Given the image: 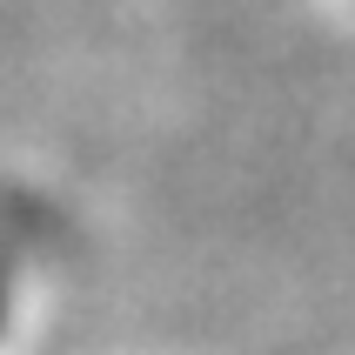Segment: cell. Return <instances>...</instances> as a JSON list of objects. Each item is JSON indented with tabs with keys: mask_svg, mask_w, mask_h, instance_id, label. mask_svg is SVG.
I'll return each mask as SVG.
<instances>
[{
	"mask_svg": "<svg viewBox=\"0 0 355 355\" xmlns=\"http://www.w3.org/2000/svg\"><path fill=\"white\" fill-rule=\"evenodd\" d=\"M0 329H7V268H0Z\"/></svg>",
	"mask_w": 355,
	"mask_h": 355,
	"instance_id": "1",
	"label": "cell"
}]
</instances>
